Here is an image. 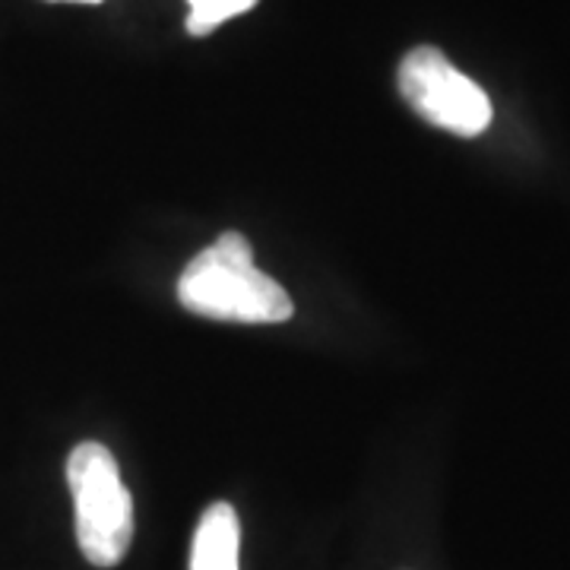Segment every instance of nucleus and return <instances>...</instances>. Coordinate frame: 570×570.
I'll return each mask as SVG.
<instances>
[{
    "label": "nucleus",
    "mask_w": 570,
    "mask_h": 570,
    "mask_svg": "<svg viewBox=\"0 0 570 570\" xmlns=\"http://www.w3.org/2000/svg\"><path fill=\"white\" fill-rule=\"evenodd\" d=\"M178 302L190 314L232 324H283L295 314L288 292L254 266L250 245L238 232L219 235L184 266Z\"/></svg>",
    "instance_id": "f257e3e1"
},
{
    "label": "nucleus",
    "mask_w": 570,
    "mask_h": 570,
    "mask_svg": "<svg viewBox=\"0 0 570 570\" xmlns=\"http://www.w3.org/2000/svg\"><path fill=\"white\" fill-rule=\"evenodd\" d=\"M67 485L73 494L77 546L96 568H115L134 542V501L124 489L111 450L86 441L67 460Z\"/></svg>",
    "instance_id": "f03ea898"
},
{
    "label": "nucleus",
    "mask_w": 570,
    "mask_h": 570,
    "mask_svg": "<svg viewBox=\"0 0 570 570\" xmlns=\"http://www.w3.org/2000/svg\"><path fill=\"white\" fill-rule=\"evenodd\" d=\"M400 92L415 115L456 137H479L491 124V102L485 89L431 45L412 48L400 63Z\"/></svg>",
    "instance_id": "7ed1b4c3"
},
{
    "label": "nucleus",
    "mask_w": 570,
    "mask_h": 570,
    "mask_svg": "<svg viewBox=\"0 0 570 570\" xmlns=\"http://www.w3.org/2000/svg\"><path fill=\"white\" fill-rule=\"evenodd\" d=\"M242 523L232 504H209L190 546V570H238Z\"/></svg>",
    "instance_id": "20e7f679"
},
{
    "label": "nucleus",
    "mask_w": 570,
    "mask_h": 570,
    "mask_svg": "<svg viewBox=\"0 0 570 570\" xmlns=\"http://www.w3.org/2000/svg\"><path fill=\"white\" fill-rule=\"evenodd\" d=\"M187 3H190L187 32L190 36H209L225 20H232L238 13H247L257 0H187Z\"/></svg>",
    "instance_id": "39448f33"
},
{
    "label": "nucleus",
    "mask_w": 570,
    "mask_h": 570,
    "mask_svg": "<svg viewBox=\"0 0 570 570\" xmlns=\"http://www.w3.org/2000/svg\"><path fill=\"white\" fill-rule=\"evenodd\" d=\"M77 3H99V0H77Z\"/></svg>",
    "instance_id": "423d86ee"
}]
</instances>
